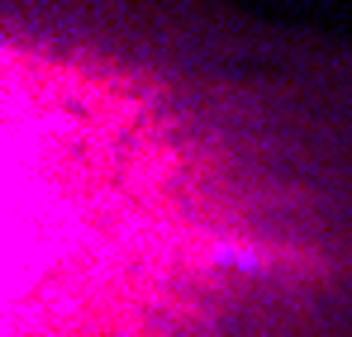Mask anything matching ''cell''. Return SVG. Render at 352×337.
<instances>
[{
    "label": "cell",
    "mask_w": 352,
    "mask_h": 337,
    "mask_svg": "<svg viewBox=\"0 0 352 337\" xmlns=\"http://www.w3.org/2000/svg\"><path fill=\"white\" fill-rule=\"evenodd\" d=\"M0 337H352V48L10 0Z\"/></svg>",
    "instance_id": "1"
}]
</instances>
